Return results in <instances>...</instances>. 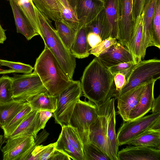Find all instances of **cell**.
Masks as SVG:
<instances>
[{
  "label": "cell",
  "instance_id": "cell-1",
  "mask_svg": "<svg viewBox=\"0 0 160 160\" xmlns=\"http://www.w3.org/2000/svg\"><path fill=\"white\" fill-rule=\"evenodd\" d=\"M114 76L95 57L86 67L82 77L81 84L84 96L96 105L114 97Z\"/></svg>",
  "mask_w": 160,
  "mask_h": 160
},
{
  "label": "cell",
  "instance_id": "cell-2",
  "mask_svg": "<svg viewBox=\"0 0 160 160\" xmlns=\"http://www.w3.org/2000/svg\"><path fill=\"white\" fill-rule=\"evenodd\" d=\"M33 68L34 72L38 74L49 93L53 96L58 97L74 81L66 74L46 46L37 58Z\"/></svg>",
  "mask_w": 160,
  "mask_h": 160
},
{
  "label": "cell",
  "instance_id": "cell-3",
  "mask_svg": "<svg viewBox=\"0 0 160 160\" xmlns=\"http://www.w3.org/2000/svg\"><path fill=\"white\" fill-rule=\"evenodd\" d=\"M36 11L39 34L43 40L45 46L52 53L66 74L72 79L76 65V58L60 38L50 19L37 8Z\"/></svg>",
  "mask_w": 160,
  "mask_h": 160
},
{
  "label": "cell",
  "instance_id": "cell-4",
  "mask_svg": "<svg viewBox=\"0 0 160 160\" xmlns=\"http://www.w3.org/2000/svg\"><path fill=\"white\" fill-rule=\"evenodd\" d=\"M160 78V60L141 61L135 65L126 78V83L115 98L131 89Z\"/></svg>",
  "mask_w": 160,
  "mask_h": 160
},
{
  "label": "cell",
  "instance_id": "cell-5",
  "mask_svg": "<svg viewBox=\"0 0 160 160\" xmlns=\"http://www.w3.org/2000/svg\"><path fill=\"white\" fill-rule=\"evenodd\" d=\"M98 116V107L95 103L86 99L77 101L69 125L77 129L83 145L90 143V127Z\"/></svg>",
  "mask_w": 160,
  "mask_h": 160
},
{
  "label": "cell",
  "instance_id": "cell-6",
  "mask_svg": "<svg viewBox=\"0 0 160 160\" xmlns=\"http://www.w3.org/2000/svg\"><path fill=\"white\" fill-rule=\"evenodd\" d=\"M124 122L116 133L119 146L127 144L147 130L160 129V113H152L134 120Z\"/></svg>",
  "mask_w": 160,
  "mask_h": 160
},
{
  "label": "cell",
  "instance_id": "cell-7",
  "mask_svg": "<svg viewBox=\"0 0 160 160\" xmlns=\"http://www.w3.org/2000/svg\"><path fill=\"white\" fill-rule=\"evenodd\" d=\"M82 93L81 82L74 81L59 95L57 108L52 116L56 123L62 127L69 125L75 107Z\"/></svg>",
  "mask_w": 160,
  "mask_h": 160
},
{
  "label": "cell",
  "instance_id": "cell-8",
  "mask_svg": "<svg viewBox=\"0 0 160 160\" xmlns=\"http://www.w3.org/2000/svg\"><path fill=\"white\" fill-rule=\"evenodd\" d=\"M12 89L14 99L27 102L40 93L48 91L38 74L30 73L13 75Z\"/></svg>",
  "mask_w": 160,
  "mask_h": 160
},
{
  "label": "cell",
  "instance_id": "cell-9",
  "mask_svg": "<svg viewBox=\"0 0 160 160\" xmlns=\"http://www.w3.org/2000/svg\"><path fill=\"white\" fill-rule=\"evenodd\" d=\"M111 98L97 105L98 116L89 128L90 143L102 152L111 159L107 139V130L109 105Z\"/></svg>",
  "mask_w": 160,
  "mask_h": 160
},
{
  "label": "cell",
  "instance_id": "cell-10",
  "mask_svg": "<svg viewBox=\"0 0 160 160\" xmlns=\"http://www.w3.org/2000/svg\"><path fill=\"white\" fill-rule=\"evenodd\" d=\"M133 0H119L120 20L116 39L128 48L132 38L135 22L132 15Z\"/></svg>",
  "mask_w": 160,
  "mask_h": 160
},
{
  "label": "cell",
  "instance_id": "cell-11",
  "mask_svg": "<svg viewBox=\"0 0 160 160\" xmlns=\"http://www.w3.org/2000/svg\"><path fill=\"white\" fill-rule=\"evenodd\" d=\"M1 148L3 160H25L28 153L34 144L32 136L7 139Z\"/></svg>",
  "mask_w": 160,
  "mask_h": 160
},
{
  "label": "cell",
  "instance_id": "cell-12",
  "mask_svg": "<svg viewBox=\"0 0 160 160\" xmlns=\"http://www.w3.org/2000/svg\"><path fill=\"white\" fill-rule=\"evenodd\" d=\"M156 0H146L142 12L143 36L141 46L142 58L145 56L147 48L154 46L152 40L153 20Z\"/></svg>",
  "mask_w": 160,
  "mask_h": 160
},
{
  "label": "cell",
  "instance_id": "cell-13",
  "mask_svg": "<svg viewBox=\"0 0 160 160\" xmlns=\"http://www.w3.org/2000/svg\"><path fill=\"white\" fill-rule=\"evenodd\" d=\"M103 8V2L98 0H76L74 11L81 26L93 21Z\"/></svg>",
  "mask_w": 160,
  "mask_h": 160
},
{
  "label": "cell",
  "instance_id": "cell-14",
  "mask_svg": "<svg viewBox=\"0 0 160 160\" xmlns=\"http://www.w3.org/2000/svg\"><path fill=\"white\" fill-rule=\"evenodd\" d=\"M147 83L132 89L116 98L118 112L124 121L129 120L130 112L138 103Z\"/></svg>",
  "mask_w": 160,
  "mask_h": 160
},
{
  "label": "cell",
  "instance_id": "cell-15",
  "mask_svg": "<svg viewBox=\"0 0 160 160\" xmlns=\"http://www.w3.org/2000/svg\"><path fill=\"white\" fill-rule=\"evenodd\" d=\"M118 160H160V149L132 146L118 151Z\"/></svg>",
  "mask_w": 160,
  "mask_h": 160
},
{
  "label": "cell",
  "instance_id": "cell-16",
  "mask_svg": "<svg viewBox=\"0 0 160 160\" xmlns=\"http://www.w3.org/2000/svg\"><path fill=\"white\" fill-rule=\"evenodd\" d=\"M98 58L108 68L121 63L133 62L132 56L128 49L118 42Z\"/></svg>",
  "mask_w": 160,
  "mask_h": 160
},
{
  "label": "cell",
  "instance_id": "cell-17",
  "mask_svg": "<svg viewBox=\"0 0 160 160\" xmlns=\"http://www.w3.org/2000/svg\"><path fill=\"white\" fill-rule=\"evenodd\" d=\"M156 81L154 80L146 84L139 101L130 112L129 120H134L143 117L151 110L152 102L154 98V88Z\"/></svg>",
  "mask_w": 160,
  "mask_h": 160
},
{
  "label": "cell",
  "instance_id": "cell-18",
  "mask_svg": "<svg viewBox=\"0 0 160 160\" xmlns=\"http://www.w3.org/2000/svg\"><path fill=\"white\" fill-rule=\"evenodd\" d=\"M115 98L110 99L108 110L107 130L108 146L111 160H118V147L116 133V112L115 107Z\"/></svg>",
  "mask_w": 160,
  "mask_h": 160
},
{
  "label": "cell",
  "instance_id": "cell-19",
  "mask_svg": "<svg viewBox=\"0 0 160 160\" xmlns=\"http://www.w3.org/2000/svg\"><path fill=\"white\" fill-rule=\"evenodd\" d=\"M103 9L110 37L116 39L120 20L119 0H105Z\"/></svg>",
  "mask_w": 160,
  "mask_h": 160
},
{
  "label": "cell",
  "instance_id": "cell-20",
  "mask_svg": "<svg viewBox=\"0 0 160 160\" xmlns=\"http://www.w3.org/2000/svg\"><path fill=\"white\" fill-rule=\"evenodd\" d=\"M13 14L17 32L23 35L28 40L39 35L20 8L14 0H9Z\"/></svg>",
  "mask_w": 160,
  "mask_h": 160
},
{
  "label": "cell",
  "instance_id": "cell-21",
  "mask_svg": "<svg viewBox=\"0 0 160 160\" xmlns=\"http://www.w3.org/2000/svg\"><path fill=\"white\" fill-rule=\"evenodd\" d=\"M143 22L142 13L135 21L132 36L128 49L132 54L136 65L142 59L141 46L143 36Z\"/></svg>",
  "mask_w": 160,
  "mask_h": 160
},
{
  "label": "cell",
  "instance_id": "cell-22",
  "mask_svg": "<svg viewBox=\"0 0 160 160\" xmlns=\"http://www.w3.org/2000/svg\"><path fill=\"white\" fill-rule=\"evenodd\" d=\"M39 116V111L32 110L8 138L29 136L35 138Z\"/></svg>",
  "mask_w": 160,
  "mask_h": 160
},
{
  "label": "cell",
  "instance_id": "cell-23",
  "mask_svg": "<svg viewBox=\"0 0 160 160\" xmlns=\"http://www.w3.org/2000/svg\"><path fill=\"white\" fill-rule=\"evenodd\" d=\"M86 27L81 26L78 29L70 51L76 58L81 59L90 54L91 48L87 40Z\"/></svg>",
  "mask_w": 160,
  "mask_h": 160
},
{
  "label": "cell",
  "instance_id": "cell-24",
  "mask_svg": "<svg viewBox=\"0 0 160 160\" xmlns=\"http://www.w3.org/2000/svg\"><path fill=\"white\" fill-rule=\"evenodd\" d=\"M58 97L50 95L48 91L40 93L27 101L32 110L54 112L57 108Z\"/></svg>",
  "mask_w": 160,
  "mask_h": 160
},
{
  "label": "cell",
  "instance_id": "cell-25",
  "mask_svg": "<svg viewBox=\"0 0 160 160\" xmlns=\"http://www.w3.org/2000/svg\"><path fill=\"white\" fill-rule=\"evenodd\" d=\"M127 144L160 149V129L152 128L147 130L129 142Z\"/></svg>",
  "mask_w": 160,
  "mask_h": 160
},
{
  "label": "cell",
  "instance_id": "cell-26",
  "mask_svg": "<svg viewBox=\"0 0 160 160\" xmlns=\"http://www.w3.org/2000/svg\"><path fill=\"white\" fill-rule=\"evenodd\" d=\"M26 102L14 99L9 102L0 104V127L8 124L24 107Z\"/></svg>",
  "mask_w": 160,
  "mask_h": 160
},
{
  "label": "cell",
  "instance_id": "cell-27",
  "mask_svg": "<svg viewBox=\"0 0 160 160\" xmlns=\"http://www.w3.org/2000/svg\"><path fill=\"white\" fill-rule=\"evenodd\" d=\"M36 7L50 20H61L60 10L57 0H32Z\"/></svg>",
  "mask_w": 160,
  "mask_h": 160
},
{
  "label": "cell",
  "instance_id": "cell-28",
  "mask_svg": "<svg viewBox=\"0 0 160 160\" xmlns=\"http://www.w3.org/2000/svg\"><path fill=\"white\" fill-rule=\"evenodd\" d=\"M87 33L92 32L99 35L102 41L110 37L103 9L97 18L85 26Z\"/></svg>",
  "mask_w": 160,
  "mask_h": 160
},
{
  "label": "cell",
  "instance_id": "cell-29",
  "mask_svg": "<svg viewBox=\"0 0 160 160\" xmlns=\"http://www.w3.org/2000/svg\"><path fill=\"white\" fill-rule=\"evenodd\" d=\"M62 128L59 136L83 156V144L77 129L69 125L63 126Z\"/></svg>",
  "mask_w": 160,
  "mask_h": 160
},
{
  "label": "cell",
  "instance_id": "cell-30",
  "mask_svg": "<svg viewBox=\"0 0 160 160\" xmlns=\"http://www.w3.org/2000/svg\"><path fill=\"white\" fill-rule=\"evenodd\" d=\"M57 34L66 48L70 51L78 30L68 26L61 20L55 21Z\"/></svg>",
  "mask_w": 160,
  "mask_h": 160
},
{
  "label": "cell",
  "instance_id": "cell-31",
  "mask_svg": "<svg viewBox=\"0 0 160 160\" xmlns=\"http://www.w3.org/2000/svg\"><path fill=\"white\" fill-rule=\"evenodd\" d=\"M32 110L28 102L23 108L18 113L7 125L1 128L4 132V136L7 139L20 124L27 116Z\"/></svg>",
  "mask_w": 160,
  "mask_h": 160
},
{
  "label": "cell",
  "instance_id": "cell-32",
  "mask_svg": "<svg viewBox=\"0 0 160 160\" xmlns=\"http://www.w3.org/2000/svg\"><path fill=\"white\" fill-rule=\"evenodd\" d=\"M14 0L20 8L32 27L39 33V26L37 8L32 0Z\"/></svg>",
  "mask_w": 160,
  "mask_h": 160
},
{
  "label": "cell",
  "instance_id": "cell-33",
  "mask_svg": "<svg viewBox=\"0 0 160 160\" xmlns=\"http://www.w3.org/2000/svg\"><path fill=\"white\" fill-rule=\"evenodd\" d=\"M57 1L60 11L61 20L72 28L78 30L81 26L75 11L72 8L65 7L59 0Z\"/></svg>",
  "mask_w": 160,
  "mask_h": 160
},
{
  "label": "cell",
  "instance_id": "cell-34",
  "mask_svg": "<svg viewBox=\"0 0 160 160\" xmlns=\"http://www.w3.org/2000/svg\"><path fill=\"white\" fill-rule=\"evenodd\" d=\"M13 77L3 75L0 77V104L14 100L12 89Z\"/></svg>",
  "mask_w": 160,
  "mask_h": 160
},
{
  "label": "cell",
  "instance_id": "cell-35",
  "mask_svg": "<svg viewBox=\"0 0 160 160\" xmlns=\"http://www.w3.org/2000/svg\"><path fill=\"white\" fill-rule=\"evenodd\" d=\"M56 142V150L64 153L71 160H84L83 156L60 136Z\"/></svg>",
  "mask_w": 160,
  "mask_h": 160
},
{
  "label": "cell",
  "instance_id": "cell-36",
  "mask_svg": "<svg viewBox=\"0 0 160 160\" xmlns=\"http://www.w3.org/2000/svg\"><path fill=\"white\" fill-rule=\"evenodd\" d=\"M83 153L84 160H110L102 152L90 143L83 145Z\"/></svg>",
  "mask_w": 160,
  "mask_h": 160
},
{
  "label": "cell",
  "instance_id": "cell-37",
  "mask_svg": "<svg viewBox=\"0 0 160 160\" xmlns=\"http://www.w3.org/2000/svg\"><path fill=\"white\" fill-rule=\"evenodd\" d=\"M152 40L153 46L160 49V0H156L153 20Z\"/></svg>",
  "mask_w": 160,
  "mask_h": 160
},
{
  "label": "cell",
  "instance_id": "cell-38",
  "mask_svg": "<svg viewBox=\"0 0 160 160\" xmlns=\"http://www.w3.org/2000/svg\"><path fill=\"white\" fill-rule=\"evenodd\" d=\"M0 64L9 67L10 69L14 70L15 72L24 74L31 73L34 69V68L29 64L1 59Z\"/></svg>",
  "mask_w": 160,
  "mask_h": 160
},
{
  "label": "cell",
  "instance_id": "cell-39",
  "mask_svg": "<svg viewBox=\"0 0 160 160\" xmlns=\"http://www.w3.org/2000/svg\"><path fill=\"white\" fill-rule=\"evenodd\" d=\"M117 42L115 38L109 37L102 41L98 45L91 49L90 54H92L98 57L100 55L106 52L110 47Z\"/></svg>",
  "mask_w": 160,
  "mask_h": 160
},
{
  "label": "cell",
  "instance_id": "cell-40",
  "mask_svg": "<svg viewBox=\"0 0 160 160\" xmlns=\"http://www.w3.org/2000/svg\"><path fill=\"white\" fill-rule=\"evenodd\" d=\"M135 65L133 62H129L120 63L108 69L113 75L115 76L117 73H121L124 75L126 78Z\"/></svg>",
  "mask_w": 160,
  "mask_h": 160
},
{
  "label": "cell",
  "instance_id": "cell-41",
  "mask_svg": "<svg viewBox=\"0 0 160 160\" xmlns=\"http://www.w3.org/2000/svg\"><path fill=\"white\" fill-rule=\"evenodd\" d=\"M52 116L53 112H52L43 110L39 111L38 124L36 130L37 134L40 130L44 129L48 121Z\"/></svg>",
  "mask_w": 160,
  "mask_h": 160
},
{
  "label": "cell",
  "instance_id": "cell-42",
  "mask_svg": "<svg viewBox=\"0 0 160 160\" xmlns=\"http://www.w3.org/2000/svg\"><path fill=\"white\" fill-rule=\"evenodd\" d=\"M56 142L43 146L38 158V160H49L55 151Z\"/></svg>",
  "mask_w": 160,
  "mask_h": 160
},
{
  "label": "cell",
  "instance_id": "cell-43",
  "mask_svg": "<svg viewBox=\"0 0 160 160\" xmlns=\"http://www.w3.org/2000/svg\"><path fill=\"white\" fill-rule=\"evenodd\" d=\"M126 77L122 74L118 73L115 75L114 78V82L116 88V92L114 96L115 98L126 84Z\"/></svg>",
  "mask_w": 160,
  "mask_h": 160
},
{
  "label": "cell",
  "instance_id": "cell-44",
  "mask_svg": "<svg viewBox=\"0 0 160 160\" xmlns=\"http://www.w3.org/2000/svg\"><path fill=\"white\" fill-rule=\"evenodd\" d=\"M146 0H133L132 15L134 21L141 15Z\"/></svg>",
  "mask_w": 160,
  "mask_h": 160
},
{
  "label": "cell",
  "instance_id": "cell-45",
  "mask_svg": "<svg viewBox=\"0 0 160 160\" xmlns=\"http://www.w3.org/2000/svg\"><path fill=\"white\" fill-rule=\"evenodd\" d=\"M87 38L91 49L96 47L102 41L101 38L99 35L92 32L88 33Z\"/></svg>",
  "mask_w": 160,
  "mask_h": 160
},
{
  "label": "cell",
  "instance_id": "cell-46",
  "mask_svg": "<svg viewBox=\"0 0 160 160\" xmlns=\"http://www.w3.org/2000/svg\"><path fill=\"white\" fill-rule=\"evenodd\" d=\"M49 160H71L70 158L61 152L55 150L52 156Z\"/></svg>",
  "mask_w": 160,
  "mask_h": 160
},
{
  "label": "cell",
  "instance_id": "cell-47",
  "mask_svg": "<svg viewBox=\"0 0 160 160\" xmlns=\"http://www.w3.org/2000/svg\"><path fill=\"white\" fill-rule=\"evenodd\" d=\"M151 110L152 113H160V95L154 98Z\"/></svg>",
  "mask_w": 160,
  "mask_h": 160
},
{
  "label": "cell",
  "instance_id": "cell-48",
  "mask_svg": "<svg viewBox=\"0 0 160 160\" xmlns=\"http://www.w3.org/2000/svg\"><path fill=\"white\" fill-rule=\"evenodd\" d=\"M6 30L2 27L0 22V43L3 44L6 40L7 37L5 34Z\"/></svg>",
  "mask_w": 160,
  "mask_h": 160
},
{
  "label": "cell",
  "instance_id": "cell-49",
  "mask_svg": "<svg viewBox=\"0 0 160 160\" xmlns=\"http://www.w3.org/2000/svg\"><path fill=\"white\" fill-rule=\"evenodd\" d=\"M15 72L11 69L5 70L0 68V74H5Z\"/></svg>",
  "mask_w": 160,
  "mask_h": 160
},
{
  "label": "cell",
  "instance_id": "cell-50",
  "mask_svg": "<svg viewBox=\"0 0 160 160\" xmlns=\"http://www.w3.org/2000/svg\"><path fill=\"white\" fill-rule=\"evenodd\" d=\"M71 8L74 10L76 0H67Z\"/></svg>",
  "mask_w": 160,
  "mask_h": 160
},
{
  "label": "cell",
  "instance_id": "cell-51",
  "mask_svg": "<svg viewBox=\"0 0 160 160\" xmlns=\"http://www.w3.org/2000/svg\"><path fill=\"white\" fill-rule=\"evenodd\" d=\"M6 139L4 137V135H0V150H1L2 147Z\"/></svg>",
  "mask_w": 160,
  "mask_h": 160
},
{
  "label": "cell",
  "instance_id": "cell-52",
  "mask_svg": "<svg viewBox=\"0 0 160 160\" xmlns=\"http://www.w3.org/2000/svg\"><path fill=\"white\" fill-rule=\"evenodd\" d=\"M66 7L71 8L67 0H59Z\"/></svg>",
  "mask_w": 160,
  "mask_h": 160
},
{
  "label": "cell",
  "instance_id": "cell-53",
  "mask_svg": "<svg viewBox=\"0 0 160 160\" xmlns=\"http://www.w3.org/2000/svg\"><path fill=\"white\" fill-rule=\"evenodd\" d=\"M98 0L102 2H104L105 0Z\"/></svg>",
  "mask_w": 160,
  "mask_h": 160
},
{
  "label": "cell",
  "instance_id": "cell-54",
  "mask_svg": "<svg viewBox=\"0 0 160 160\" xmlns=\"http://www.w3.org/2000/svg\"></svg>",
  "mask_w": 160,
  "mask_h": 160
}]
</instances>
